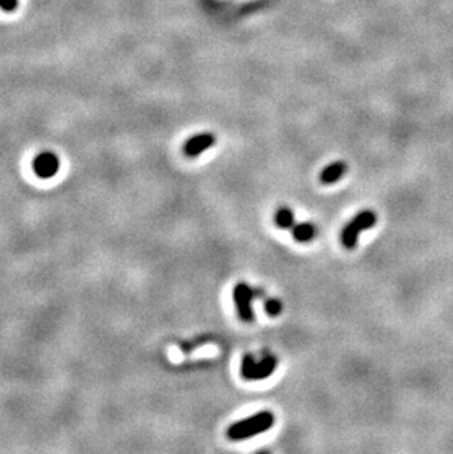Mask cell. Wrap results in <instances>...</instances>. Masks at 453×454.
Returning <instances> with one entry per match:
<instances>
[{
    "mask_svg": "<svg viewBox=\"0 0 453 454\" xmlns=\"http://www.w3.org/2000/svg\"><path fill=\"white\" fill-rule=\"evenodd\" d=\"M274 424H276V416L273 413L268 411L259 412L253 416L243 419V421L233 424L229 428V431H226V435H229V438L233 441H240L267 433L268 429L273 428Z\"/></svg>",
    "mask_w": 453,
    "mask_h": 454,
    "instance_id": "6da1fadb",
    "label": "cell"
},
{
    "mask_svg": "<svg viewBox=\"0 0 453 454\" xmlns=\"http://www.w3.org/2000/svg\"><path fill=\"white\" fill-rule=\"evenodd\" d=\"M278 366V359L276 356H265L259 362L255 360L252 355H246L242 360L240 373L244 379L259 381L271 377Z\"/></svg>",
    "mask_w": 453,
    "mask_h": 454,
    "instance_id": "7a4b0ae2",
    "label": "cell"
},
{
    "mask_svg": "<svg viewBox=\"0 0 453 454\" xmlns=\"http://www.w3.org/2000/svg\"><path fill=\"white\" fill-rule=\"evenodd\" d=\"M377 224V215L372 210H362L350 221L342 231V244L346 248H355L362 231L372 228Z\"/></svg>",
    "mask_w": 453,
    "mask_h": 454,
    "instance_id": "3957f363",
    "label": "cell"
},
{
    "mask_svg": "<svg viewBox=\"0 0 453 454\" xmlns=\"http://www.w3.org/2000/svg\"><path fill=\"white\" fill-rule=\"evenodd\" d=\"M253 296H255L253 288L249 287L246 282H239L234 287L233 297H234L235 309L240 316V319L244 322H252L255 319L253 306H252Z\"/></svg>",
    "mask_w": 453,
    "mask_h": 454,
    "instance_id": "277c9868",
    "label": "cell"
},
{
    "mask_svg": "<svg viewBox=\"0 0 453 454\" xmlns=\"http://www.w3.org/2000/svg\"><path fill=\"white\" fill-rule=\"evenodd\" d=\"M59 169V159L56 155L44 152L39 155L34 161V171L40 178H50Z\"/></svg>",
    "mask_w": 453,
    "mask_h": 454,
    "instance_id": "5b68a950",
    "label": "cell"
},
{
    "mask_svg": "<svg viewBox=\"0 0 453 454\" xmlns=\"http://www.w3.org/2000/svg\"><path fill=\"white\" fill-rule=\"evenodd\" d=\"M215 144V135L211 132H203L199 135H195L191 137L186 144H184V153L190 157H196L200 153L208 150L209 147Z\"/></svg>",
    "mask_w": 453,
    "mask_h": 454,
    "instance_id": "8992f818",
    "label": "cell"
},
{
    "mask_svg": "<svg viewBox=\"0 0 453 454\" xmlns=\"http://www.w3.org/2000/svg\"><path fill=\"white\" fill-rule=\"evenodd\" d=\"M346 171H347V165L345 162H334L331 165H328L325 169H322L320 181L324 186H331L337 183V181L346 174Z\"/></svg>",
    "mask_w": 453,
    "mask_h": 454,
    "instance_id": "52a82bcc",
    "label": "cell"
},
{
    "mask_svg": "<svg viewBox=\"0 0 453 454\" xmlns=\"http://www.w3.org/2000/svg\"><path fill=\"white\" fill-rule=\"evenodd\" d=\"M291 230H293L291 231L293 238L298 243H309L316 235V226L309 222H302V224L294 225Z\"/></svg>",
    "mask_w": 453,
    "mask_h": 454,
    "instance_id": "ba28073f",
    "label": "cell"
},
{
    "mask_svg": "<svg viewBox=\"0 0 453 454\" xmlns=\"http://www.w3.org/2000/svg\"><path fill=\"white\" fill-rule=\"evenodd\" d=\"M274 221L280 226V228L289 230V228H293V226H294V215L289 208L282 206V208L277 209V212L274 215Z\"/></svg>",
    "mask_w": 453,
    "mask_h": 454,
    "instance_id": "9c48e42d",
    "label": "cell"
},
{
    "mask_svg": "<svg viewBox=\"0 0 453 454\" xmlns=\"http://www.w3.org/2000/svg\"><path fill=\"white\" fill-rule=\"evenodd\" d=\"M262 300L265 302V310H267V313L269 316L276 317V316H278L282 312V304H281V302L278 299H273V297L264 296Z\"/></svg>",
    "mask_w": 453,
    "mask_h": 454,
    "instance_id": "30bf717a",
    "label": "cell"
},
{
    "mask_svg": "<svg viewBox=\"0 0 453 454\" xmlns=\"http://www.w3.org/2000/svg\"><path fill=\"white\" fill-rule=\"evenodd\" d=\"M18 8V0H0V9H3L5 12H12Z\"/></svg>",
    "mask_w": 453,
    "mask_h": 454,
    "instance_id": "8fae6325",
    "label": "cell"
}]
</instances>
